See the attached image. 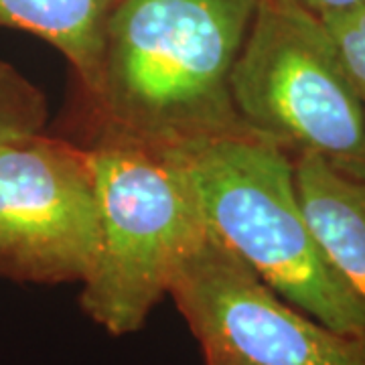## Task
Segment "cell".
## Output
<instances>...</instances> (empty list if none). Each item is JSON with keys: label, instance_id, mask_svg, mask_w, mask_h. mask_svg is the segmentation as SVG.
Masks as SVG:
<instances>
[{"label": "cell", "instance_id": "6da1fadb", "mask_svg": "<svg viewBox=\"0 0 365 365\" xmlns=\"http://www.w3.org/2000/svg\"><path fill=\"white\" fill-rule=\"evenodd\" d=\"M258 0H118L90 83L91 140L175 150L246 128L230 76Z\"/></svg>", "mask_w": 365, "mask_h": 365}, {"label": "cell", "instance_id": "7a4b0ae2", "mask_svg": "<svg viewBox=\"0 0 365 365\" xmlns=\"http://www.w3.org/2000/svg\"><path fill=\"white\" fill-rule=\"evenodd\" d=\"M167 153L209 234L302 313L365 337V307L319 246L300 205L294 158L282 146L246 126Z\"/></svg>", "mask_w": 365, "mask_h": 365}, {"label": "cell", "instance_id": "3957f363", "mask_svg": "<svg viewBox=\"0 0 365 365\" xmlns=\"http://www.w3.org/2000/svg\"><path fill=\"white\" fill-rule=\"evenodd\" d=\"M100 242L79 307L112 337L138 333L169 294L182 258L205 232L195 195L167 150L124 140L90 144Z\"/></svg>", "mask_w": 365, "mask_h": 365}, {"label": "cell", "instance_id": "277c9868", "mask_svg": "<svg viewBox=\"0 0 365 365\" xmlns=\"http://www.w3.org/2000/svg\"><path fill=\"white\" fill-rule=\"evenodd\" d=\"M237 118L290 157L365 181V114L325 23L297 0H258L230 76Z\"/></svg>", "mask_w": 365, "mask_h": 365}, {"label": "cell", "instance_id": "5b68a950", "mask_svg": "<svg viewBox=\"0 0 365 365\" xmlns=\"http://www.w3.org/2000/svg\"><path fill=\"white\" fill-rule=\"evenodd\" d=\"M169 297L205 364L365 365V337L302 313L207 227L179 264Z\"/></svg>", "mask_w": 365, "mask_h": 365}, {"label": "cell", "instance_id": "8992f818", "mask_svg": "<svg viewBox=\"0 0 365 365\" xmlns=\"http://www.w3.org/2000/svg\"><path fill=\"white\" fill-rule=\"evenodd\" d=\"M100 242L90 146L35 134L0 153V278L83 282Z\"/></svg>", "mask_w": 365, "mask_h": 365}, {"label": "cell", "instance_id": "52a82bcc", "mask_svg": "<svg viewBox=\"0 0 365 365\" xmlns=\"http://www.w3.org/2000/svg\"><path fill=\"white\" fill-rule=\"evenodd\" d=\"M294 179L327 260L365 307V181L313 155L294 157Z\"/></svg>", "mask_w": 365, "mask_h": 365}, {"label": "cell", "instance_id": "ba28073f", "mask_svg": "<svg viewBox=\"0 0 365 365\" xmlns=\"http://www.w3.org/2000/svg\"><path fill=\"white\" fill-rule=\"evenodd\" d=\"M118 0H0V26L25 31L66 57L79 90L90 83Z\"/></svg>", "mask_w": 365, "mask_h": 365}, {"label": "cell", "instance_id": "9c48e42d", "mask_svg": "<svg viewBox=\"0 0 365 365\" xmlns=\"http://www.w3.org/2000/svg\"><path fill=\"white\" fill-rule=\"evenodd\" d=\"M49 118L47 98L19 69L0 61V153L45 130Z\"/></svg>", "mask_w": 365, "mask_h": 365}, {"label": "cell", "instance_id": "30bf717a", "mask_svg": "<svg viewBox=\"0 0 365 365\" xmlns=\"http://www.w3.org/2000/svg\"><path fill=\"white\" fill-rule=\"evenodd\" d=\"M329 29L365 114V9L319 16Z\"/></svg>", "mask_w": 365, "mask_h": 365}, {"label": "cell", "instance_id": "8fae6325", "mask_svg": "<svg viewBox=\"0 0 365 365\" xmlns=\"http://www.w3.org/2000/svg\"><path fill=\"white\" fill-rule=\"evenodd\" d=\"M297 2L317 16L351 13V11L365 9V0H297Z\"/></svg>", "mask_w": 365, "mask_h": 365}, {"label": "cell", "instance_id": "7c38bea8", "mask_svg": "<svg viewBox=\"0 0 365 365\" xmlns=\"http://www.w3.org/2000/svg\"><path fill=\"white\" fill-rule=\"evenodd\" d=\"M205 365H222V364H205Z\"/></svg>", "mask_w": 365, "mask_h": 365}]
</instances>
